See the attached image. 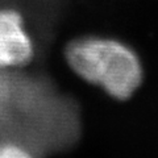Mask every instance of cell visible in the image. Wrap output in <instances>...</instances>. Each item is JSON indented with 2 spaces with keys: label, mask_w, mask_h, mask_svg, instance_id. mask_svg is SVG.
Instances as JSON below:
<instances>
[{
  "label": "cell",
  "mask_w": 158,
  "mask_h": 158,
  "mask_svg": "<svg viewBox=\"0 0 158 158\" xmlns=\"http://www.w3.org/2000/svg\"><path fill=\"white\" fill-rule=\"evenodd\" d=\"M71 70L117 100H127L137 91L144 71L140 58L127 44L108 37H81L65 50Z\"/></svg>",
  "instance_id": "6da1fadb"
},
{
  "label": "cell",
  "mask_w": 158,
  "mask_h": 158,
  "mask_svg": "<svg viewBox=\"0 0 158 158\" xmlns=\"http://www.w3.org/2000/svg\"><path fill=\"white\" fill-rule=\"evenodd\" d=\"M33 57V42L17 11L0 9V67L23 66Z\"/></svg>",
  "instance_id": "7a4b0ae2"
},
{
  "label": "cell",
  "mask_w": 158,
  "mask_h": 158,
  "mask_svg": "<svg viewBox=\"0 0 158 158\" xmlns=\"http://www.w3.org/2000/svg\"><path fill=\"white\" fill-rule=\"evenodd\" d=\"M0 158H33L27 149L16 144L0 145Z\"/></svg>",
  "instance_id": "3957f363"
}]
</instances>
